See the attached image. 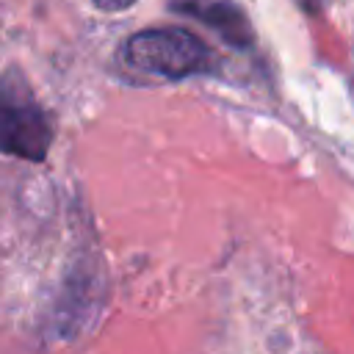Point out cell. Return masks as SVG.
Wrapping results in <instances>:
<instances>
[{
	"mask_svg": "<svg viewBox=\"0 0 354 354\" xmlns=\"http://www.w3.org/2000/svg\"><path fill=\"white\" fill-rule=\"evenodd\" d=\"M122 61L133 72L177 80L210 69L213 53L185 28H147L122 44Z\"/></svg>",
	"mask_w": 354,
	"mask_h": 354,
	"instance_id": "obj_1",
	"label": "cell"
},
{
	"mask_svg": "<svg viewBox=\"0 0 354 354\" xmlns=\"http://www.w3.org/2000/svg\"><path fill=\"white\" fill-rule=\"evenodd\" d=\"M185 14L199 17L205 25L216 28L230 44L235 47H249L252 44V28L246 22V14L227 3V0H213V3H191V6H180Z\"/></svg>",
	"mask_w": 354,
	"mask_h": 354,
	"instance_id": "obj_3",
	"label": "cell"
},
{
	"mask_svg": "<svg viewBox=\"0 0 354 354\" xmlns=\"http://www.w3.org/2000/svg\"><path fill=\"white\" fill-rule=\"evenodd\" d=\"M53 127L28 77L11 66L0 77V149L25 160H44Z\"/></svg>",
	"mask_w": 354,
	"mask_h": 354,
	"instance_id": "obj_2",
	"label": "cell"
},
{
	"mask_svg": "<svg viewBox=\"0 0 354 354\" xmlns=\"http://www.w3.org/2000/svg\"><path fill=\"white\" fill-rule=\"evenodd\" d=\"M136 0H94V6L100 8V11H124V8H130Z\"/></svg>",
	"mask_w": 354,
	"mask_h": 354,
	"instance_id": "obj_4",
	"label": "cell"
},
{
	"mask_svg": "<svg viewBox=\"0 0 354 354\" xmlns=\"http://www.w3.org/2000/svg\"><path fill=\"white\" fill-rule=\"evenodd\" d=\"M299 8H304L307 14H315V11H321L324 6H326V0H293Z\"/></svg>",
	"mask_w": 354,
	"mask_h": 354,
	"instance_id": "obj_5",
	"label": "cell"
}]
</instances>
